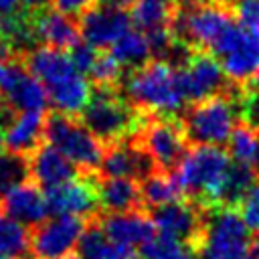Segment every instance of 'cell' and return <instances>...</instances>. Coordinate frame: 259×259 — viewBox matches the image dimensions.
Returning <instances> with one entry per match:
<instances>
[{
  "mask_svg": "<svg viewBox=\"0 0 259 259\" xmlns=\"http://www.w3.org/2000/svg\"><path fill=\"white\" fill-rule=\"evenodd\" d=\"M97 2H101V4H109V6H132V2L134 0H97Z\"/></svg>",
  "mask_w": 259,
  "mask_h": 259,
  "instance_id": "b9f144b4",
  "label": "cell"
},
{
  "mask_svg": "<svg viewBox=\"0 0 259 259\" xmlns=\"http://www.w3.org/2000/svg\"><path fill=\"white\" fill-rule=\"evenodd\" d=\"M28 176V160L26 156L14 152H0V196L12 186L24 182Z\"/></svg>",
  "mask_w": 259,
  "mask_h": 259,
  "instance_id": "4dcf8cb0",
  "label": "cell"
},
{
  "mask_svg": "<svg viewBox=\"0 0 259 259\" xmlns=\"http://www.w3.org/2000/svg\"><path fill=\"white\" fill-rule=\"evenodd\" d=\"M2 148H4V140H2V134H0V152H2Z\"/></svg>",
  "mask_w": 259,
  "mask_h": 259,
  "instance_id": "bcb514c9",
  "label": "cell"
},
{
  "mask_svg": "<svg viewBox=\"0 0 259 259\" xmlns=\"http://www.w3.org/2000/svg\"><path fill=\"white\" fill-rule=\"evenodd\" d=\"M158 172L148 152L136 142V138H127L105 146L103 160L99 164V174L103 178H134L144 180L146 176Z\"/></svg>",
  "mask_w": 259,
  "mask_h": 259,
  "instance_id": "9a60e30c",
  "label": "cell"
},
{
  "mask_svg": "<svg viewBox=\"0 0 259 259\" xmlns=\"http://www.w3.org/2000/svg\"><path fill=\"white\" fill-rule=\"evenodd\" d=\"M49 212L55 217H81L89 219L99 208L97 182L89 178H71L55 188L45 190Z\"/></svg>",
  "mask_w": 259,
  "mask_h": 259,
  "instance_id": "5bb4252c",
  "label": "cell"
},
{
  "mask_svg": "<svg viewBox=\"0 0 259 259\" xmlns=\"http://www.w3.org/2000/svg\"><path fill=\"white\" fill-rule=\"evenodd\" d=\"M32 26H34V34H36V40H42L45 47H53V49H61V51H67V49H73L77 42H79V24L51 8V10H38V14L32 16Z\"/></svg>",
  "mask_w": 259,
  "mask_h": 259,
  "instance_id": "ffe728a7",
  "label": "cell"
},
{
  "mask_svg": "<svg viewBox=\"0 0 259 259\" xmlns=\"http://www.w3.org/2000/svg\"><path fill=\"white\" fill-rule=\"evenodd\" d=\"M28 176L36 186L49 190L77 176V168L51 144L38 146L28 154Z\"/></svg>",
  "mask_w": 259,
  "mask_h": 259,
  "instance_id": "d6986e66",
  "label": "cell"
},
{
  "mask_svg": "<svg viewBox=\"0 0 259 259\" xmlns=\"http://www.w3.org/2000/svg\"><path fill=\"white\" fill-rule=\"evenodd\" d=\"M210 53L217 57L233 83L245 85L259 69V30L243 26L235 20L219 36Z\"/></svg>",
  "mask_w": 259,
  "mask_h": 259,
  "instance_id": "9c48e42d",
  "label": "cell"
},
{
  "mask_svg": "<svg viewBox=\"0 0 259 259\" xmlns=\"http://www.w3.org/2000/svg\"><path fill=\"white\" fill-rule=\"evenodd\" d=\"M30 253V233L24 225L0 210V259H26Z\"/></svg>",
  "mask_w": 259,
  "mask_h": 259,
  "instance_id": "83f0119b",
  "label": "cell"
},
{
  "mask_svg": "<svg viewBox=\"0 0 259 259\" xmlns=\"http://www.w3.org/2000/svg\"><path fill=\"white\" fill-rule=\"evenodd\" d=\"M87 221L81 217H53L30 233V255L34 259H63L77 247Z\"/></svg>",
  "mask_w": 259,
  "mask_h": 259,
  "instance_id": "7c38bea8",
  "label": "cell"
},
{
  "mask_svg": "<svg viewBox=\"0 0 259 259\" xmlns=\"http://www.w3.org/2000/svg\"><path fill=\"white\" fill-rule=\"evenodd\" d=\"M178 73L182 93L188 103H196L221 93H231L241 87L227 77L217 57L208 51H194L188 63L178 69Z\"/></svg>",
  "mask_w": 259,
  "mask_h": 259,
  "instance_id": "30bf717a",
  "label": "cell"
},
{
  "mask_svg": "<svg viewBox=\"0 0 259 259\" xmlns=\"http://www.w3.org/2000/svg\"><path fill=\"white\" fill-rule=\"evenodd\" d=\"M20 4H22V0H0V20L18 14Z\"/></svg>",
  "mask_w": 259,
  "mask_h": 259,
  "instance_id": "ab89813d",
  "label": "cell"
},
{
  "mask_svg": "<svg viewBox=\"0 0 259 259\" xmlns=\"http://www.w3.org/2000/svg\"><path fill=\"white\" fill-rule=\"evenodd\" d=\"M77 251L83 259H134L136 257L134 249L111 241L101 229V225L97 223V219L87 223L77 243Z\"/></svg>",
  "mask_w": 259,
  "mask_h": 259,
  "instance_id": "603a6c76",
  "label": "cell"
},
{
  "mask_svg": "<svg viewBox=\"0 0 259 259\" xmlns=\"http://www.w3.org/2000/svg\"><path fill=\"white\" fill-rule=\"evenodd\" d=\"M229 166L231 156L223 148L192 146L172 174L186 200L204 210H214L219 208V192Z\"/></svg>",
  "mask_w": 259,
  "mask_h": 259,
  "instance_id": "277c9868",
  "label": "cell"
},
{
  "mask_svg": "<svg viewBox=\"0 0 259 259\" xmlns=\"http://www.w3.org/2000/svg\"><path fill=\"white\" fill-rule=\"evenodd\" d=\"M245 87H249V89H257V91H259V69H257V73L253 75V79H251L249 83H245Z\"/></svg>",
  "mask_w": 259,
  "mask_h": 259,
  "instance_id": "7bdbcfd3",
  "label": "cell"
},
{
  "mask_svg": "<svg viewBox=\"0 0 259 259\" xmlns=\"http://www.w3.org/2000/svg\"><path fill=\"white\" fill-rule=\"evenodd\" d=\"M45 123L47 119L40 111H24L14 115L2 134L4 148L8 152L28 156L34 148L40 146V140L45 138Z\"/></svg>",
  "mask_w": 259,
  "mask_h": 259,
  "instance_id": "44dd1931",
  "label": "cell"
},
{
  "mask_svg": "<svg viewBox=\"0 0 259 259\" xmlns=\"http://www.w3.org/2000/svg\"><path fill=\"white\" fill-rule=\"evenodd\" d=\"M0 210L24 227H36L47 221L49 206L40 186L32 182H20L0 196Z\"/></svg>",
  "mask_w": 259,
  "mask_h": 259,
  "instance_id": "ac0fdd59",
  "label": "cell"
},
{
  "mask_svg": "<svg viewBox=\"0 0 259 259\" xmlns=\"http://www.w3.org/2000/svg\"><path fill=\"white\" fill-rule=\"evenodd\" d=\"M119 91L136 109L148 115H178L186 101L178 69L158 59L123 75Z\"/></svg>",
  "mask_w": 259,
  "mask_h": 259,
  "instance_id": "7a4b0ae2",
  "label": "cell"
},
{
  "mask_svg": "<svg viewBox=\"0 0 259 259\" xmlns=\"http://www.w3.org/2000/svg\"><path fill=\"white\" fill-rule=\"evenodd\" d=\"M10 49L6 47V45H2L0 42V87H2V83H4V79H6V75H8V69H10Z\"/></svg>",
  "mask_w": 259,
  "mask_h": 259,
  "instance_id": "74e56055",
  "label": "cell"
},
{
  "mask_svg": "<svg viewBox=\"0 0 259 259\" xmlns=\"http://www.w3.org/2000/svg\"><path fill=\"white\" fill-rule=\"evenodd\" d=\"M257 180L259 176L253 166L231 160V166L225 174V180L219 192V208H239Z\"/></svg>",
  "mask_w": 259,
  "mask_h": 259,
  "instance_id": "cb8c5ba5",
  "label": "cell"
},
{
  "mask_svg": "<svg viewBox=\"0 0 259 259\" xmlns=\"http://www.w3.org/2000/svg\"><path fill=\"white\" fill-rule=\"evenodd\" d=\"M45 138L77 170H83L87 174L99 170L105 146L89 132V127L81 119H75L73 115L55 113L47 117Z\"/></svg>",
  "mask_w": 259,
  "mask_h": 259,
  "instance_id": "8992f818",
  "label": "cell"
},
{
  "mask_svg": "<svg viewBox=\"0 0 259 259\" xmlns=\"http://www.w3.org/2000/svg\"><path fill=\"white\" fill-rule=\"evenodd\" d=\"M243 85L231 93L188 103L176 117L190 146H223L241 121L239 97Z\"/></svg>",
  "mask_w": 259,
  "mask_h": 259,
  "instance_id": "3957f363",
  "label": "cell"
},
{
  "mask_svg": "<svg viewBox=\"0 0 259 259\" xmlns=\"http://www.w3.org/2000/svg\"><path fill=\"white\" fill-rule=\"evenodd\" d=\"M97 49L95 47H91L89 42H77L73 49H69V57H71V61H73V65L81 71V73H89L91 71V67H93V63H95V59H97Z\"/></svg>",
  "mask_w": 259,
  "mask_h": 259,
  "instance_id": "e575fe53",
  "label": "cell"
},
{
  "mask_svg": "<svg viewBox=\"0 0 259 259\" xmlns=\"http://www.w3.org/2000/svg\"><path fill=\"white\" fill-rule=\"evenodd\" d=\"M140 257L142 259H200L198 251L190 243L164 233H156L146 245H142Z\"/></svg>",
  "mask_w": 259,
  "mask_h": 259,
  "instance_id": "f1b7e54d",
  "label": "cell"
},
{
  "mask_svg": "<svg viewBox=\"0 0 259 259\" xmlns=\"http://www.w3.org/2000/svg\"><path fill=\"white\" fill-rule=\"evenodd\" d=\"M176 12V0H134L132 2V22L142 32L156 28H170Z\"/></svg>",
  "mask_w": 259,
  "mask_h": 259,
  "instance_id": "484cf974",
  "label": "cell"
},
{
  "mask_svg": "<svg viewBox=\"0 0 259 259\" xmlns=\"http://www.w3.org/2000/svg\"><path fill=\"white\" fill-rule=\"evenodd\" d=\"M14 117V109L8 105V101L0 95V132H4L8 127V123L12 121Z\"/></svg>",
  "mask_w": 259,
  "mask_h": 259,
  "instance_id": "f35d334b",
  "label": "cell"
},
{
  "mask_svg": "<svg viewBox=\"0 0 259 259\" xmlns=\"http://www.w3.org/2000/svg\"><path fill=\"white\" fill-rule=\"evenodd\" d=\"M239 24L259 30V0H225Z\"/></svg>",
  "mask_w": 259,
  "mask_h": 259,
  "instance_id": "836d02e7",
  "label": "cell"
},
{
  "mask_svg": "<svg viewBox=\"0 0 259 259\" xmlns=\"http://www.w3.org/2000/svg\"><path fill=\"white\" fill-rule=\"evenodd\" d=\"M63 259H83L81 255H67V257H63Z\"/></svg>",
  "mask_w": 259,
  "mask_h": 259,
  "instance_id": "f6af8a7d",
  "label": "cell"
},
{
  "mask_svg": "<svg viewBox=\"0 0 259 259\" xmlns=\"http://www.w3.org/2000/svg\"><path fill=\"white\" fill-rule=\"evenodd\" d=\"M251 229L239 208H214L206 214L200 259H249Z\"/></svg>",
  "mask_w": 259,
  "mask_h": 259,
  "instance_id": "52a82bcc",
  "label": "cell"
},
{
  "mask_svg": "<svg viewBox=\"0 0 259 259\" xmlns=\"http://www.w3.org/2000/svg\"><path fill=\"white\" fill-rule=\"evenodd\" d=\"M123 67L111 57V53L97 55L89 75L97 87H119L123 81Z\"/></svg>",
  "mask_w": 259,
  "mask_h": 259,
  "instance_id": "1f68e13d",
  "label": "cell"
},
{
  "mask_svg": "<svg viewBox=\"0 0 259 259\" xmlns=\"http://www.w3.org/2000/svg\"><path fill=\"white\" fill-rule=\"evenodd\" d=\"M132 14L123 6L91 4L79 16V32L85 42L95 49L111 47L123 32L132 28Z\"/></svg>",
  "mask_w": 259,
  "mask_h": 259,
  "instance_id": "4fadbf2b",
  "label": "cell"
},
{
  "mask_svg": "<svg viewBox=\"0 0 259 259\" xmlns=\"http://www.w3.org/2000/svg\"><path fill=\"white\" fill-rule=\"evenodd\" d=\"M99 208L105 212L146 210L142 202L140 182L134 178H101L97 182Z\"/></svg>",
  "mask_w": 259,
  "mask_h": 259,
  "instance_id": "7402d4cb",
  "label": "cell"
},
{
  "mask_svg": "<svg viewBox=\"0 0 259 259\" xmlns=\"http://www.w3.org/2000/svg\"><path fill=\"white\" fill-rule=\"evenodd\" d=\"M134 138L148 152L156 170L164 174H172L190 150L176 115H150Z\"/></svg>",
  "mask_w": 259,
  "mask_h": 259,
  "instance_id": "ba28073f",
  "label": "cell"
},
{
  "mask_svg": "<svg viewBox=\"0 0 259 259\" xmlns=\"http://www.w3.org/2000/svg\"><path fill=\"white\" fill-rule=\"evenodd\" d=\"M105 235L130 249L146 245L156 233V225L150 219L148 210H127V212H105L97 219Z\"/></svg>",
  "mask_w": 259,
  "mask_h": 259,
  "instance_id": "e0dca14e",
  "label": "cell"
},
{
  "mask_svg": "<svg viewBox=\"0 0 259 259\" xmlns=\"http://www.w3.org/2000/svg\"><path fill=\"white\" fill-rule=\"evenodd\" d=\"M227 146H229L227 152H229L233 162H241V164L253 166L255 152H257V132L253 127H249L247 123L239 121V125L233 130Z\"/></svg>",
  "mask_w": 259,
  "mask_h": 259,
  "instance_id": "f546056e",
  "label": "cell"
},
{
  "mask_svg": "<svg viewBox=\"0 0 259 259\" xmlns=\"http://www.w3.org/2000/svg\"><path fill=\"white\" fill-rule=\"evenodd\" d=\"M24 67L45 85L49 103L57 113L81 115L93 89L83 73L73 65L69 53L53 47H38L28 51Z\"/></svg>",
  "mask_w": 259,
  "mask_h": 259,
  "instance_id": "6da1fadb",
  "label": "cell"
},
{
  "mask_svg": "<svg viewBox=\"0 0 259 259\" xmlns=\"http://www.w3.org/2000/svg\"><path fill=\"white\" fill-rule=\"evenodd\" d=\"M148 214L154 221L158 233L186 241L196 251H200L208 210L200 208L198 204H194L186 198H180V200H174V202H168L162 206H154L148 210Z\"/></svg>",
  "mask_w": 259,
  "mask_h": 259,
  "instance_id": "8fae6325",
  "label": "cell"
},
{
  "mask_svg": "<svg viewBox=\"0 0 259 259\" xmlns=\"http://www.w3.org/2000/svg\"><path fill=\"white\" fill-rule=\"evenodd\" d=\"M109 53L125 71L138 69V67L146 65L148 61H152L150 42L140 28H130L127 32H123L109 47Z\"/></svg>",
  "mask_w": 259,
  "mask_h": 259,
  "instance_id": "d4e9b609",
  "label": "cell"
},
{
  "mask_svg": "<svg viewBox=\"0 0 259 259\" xmlns=\"http://www.w3.org/2000/svg\"><path fill=\"white\" fill-rule=\"evenodd\" d=\"M91 4L93 0H53V8L67 16H81Z\"/></svg>",
  "mask_w": 259,
  "mask_h": 259,
  "instance_id": "8d00e7d4",
  "label": "cell"
},
{
  "mask_svg": "<svg viewBox=\"0 0 259 259\" xmlns=\"http://www.w3.org/2000/svg\"><path fill=\"white\" fill-rule=\"evenodd\" d=\"M2 97L8 101V105L18 111H45L49 103V95L45 85L22 65L12 63L8 69V75L0 87Z\"/></svg>",
  "mask_w": 259,
  "mask_h": 259,
  "instance_id": "2e32d148",
  "label": "cell"
},
{
  "mask_svg": "<svg viewBox=\"0 0 259 259\" xmlns=\"http://www.w3.org/2000/svg\"><path fill=\"white\" fill-rule=\"evenodd\" d=\"M148 117V113L136 109L121 95L119 87H95L81 111V121L103 146L134 138L146 125Z\"/></svg>",
  "mask_w": 259,
  "mask_h": 259,
  "instance_id": "5b68a950",
  "label": "cell"
},
{
  "mask_svg": "<svg viewBox=\"0 0 259 259\" xmlns=\"http://www.w3.org/2000/svg\"><path fill=\"white\" fill-rule=\"evenodd\" d=\"M140 192H142V202L146 210L182 198V192L174 174H164V172H154L144 180H140Z\"/></svg>",
  "mask_w": 259,
  "mask_h": 259,
  "instance_id": "4316f807",
  "label": "cell"
},
{
  "mask_svg": "<svg viewBox=\"0 0 259 259\" xmlns=\"http://www.w3.org/2000/svg\"><path fill=\"white\" fill-rule=\"evenodd\" d=\"M239 208H241V217L247 223V227L257 233L259 231V180L255 182V186L251 188V192L247 194V198L243 200Z\"/></svg>",
  "mask_w": 259,
  "mask_h": 259,
  "instance_id": "d590c367",
  "label": "cell"
},
{
  "mask_svg": "<svg viewBox=\"0 0 259 259\" xmlns=\"http://www.w3.org/2000/svg\"><path fill=\"white\" fill-rule=\"evenodd\" d=\"M253 168L259 176V132H257V152H255V160H253Z\"/></svg>",
  "mask_w": 259,
  "mask_h": 259,
  "instance_id": "ee69618b",
  "label": "cell"
},
{
  "mask_svg": "<svg viewBox=\"0 0 259 259\" xmlns=\"http://www.w3.org/2000/svg\"><path fill=\"white\" fill-rule=\"evenodd\" d=\"M49 2H53V0H22V4L26 8H32V10H42Z\"/></svg>",
  "mask_w": 259,
  "mask_h": 259,
  "instance_id": "60d3db41",
  "label": "cell"
},
{
  "mask_svg": "<svg viewBox=\"0 0 259 259\" xmlns=\"http://www.w3.org/2000/svg\"><path fill=\"white\" fill-rule=\"evenodd\" d=\"M239 109H241V121L259 132V91L249 89L243 85L241 97H239Z\"/></svg>",
  "mask_w": 259,
  "mask_h": 259,
  "instance_id": "d6a6232c",
  "label": "cell"
}]
</instances>
